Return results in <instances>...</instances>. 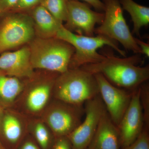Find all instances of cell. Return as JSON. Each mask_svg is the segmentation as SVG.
I'll return each instance as SVG.
<instances>
[{
  "label": "cell",
  "instance_id": "1",
  "mask_svg": "<svg viewBox=\"0 0 149 149\" xmlns=\"http://www.w3.org/2000/svg\"><path fill=\"white\" fill-rule=\"evenodd\" d=\"M140 54L119 58L111 53H107L103 61L80 68L93 74H101L115 86L133 91L149 79V65H138L142 61Z\"/></svg>",
  "mask_w": 149,
  "mask_h": 149
},
{
  "label": "cell",
  "instance_id": "2",
  "mask_svg": "<svg viewBox=\"0 0 149 149\" xmlns=\"http://www.w3.org/2000/svg\"><path fill=\"white\" fill-rule=\"evenodd\" d=\"M30 61L34 69L61 73L69 68L74 55V47L69 43L56 37H35L28 44Z\"/></svg>",
  "mask_w": 149,
  "mask_h": 149
},
{
  "label": "cell",
  "instance_id": "3",
  "mask_svg": "<svg viewBox=\"0 0 149 149\" xmlns=\"http://www.w3.org/2000/svg\"><path fill=\"white\" fill-rule=\"evenodd\" d=\"M95 75L80 68L69 69L56 78L53 97L75 105L83 103L99 95Z\"/></svg>",
  "mask_w": 149,
  "mask_h": 149
},
{
  "label": "cell",
  "instance_id": "4",
  "mask_svg": "<svg viewBox=\"0 0 149 149\" xmlns=\"http://www.w3.org/2000/svg\"><path fill=\"white\" fill-rule=\"evenodd\" d=\"M26 79L14 107L28 117H40L52 100L54 85L59 73L40 70Z\"/></svg>",
  "mask_w": 149,
  "mask_h": 149
},
{
  "label": "cell",
  "instance_id": "5",
  "mask_svg": "<svg viewBox=\"0 0 149 149\" xmlns=\"http://www.w3.org/2000/svg\"><path fill=\"white\" fill-rule=\"evenodd\" d=\"M55 37L69 43L74 48L69 69L80 68L86 65L103 61L105 56L99 54L97 50L105 46L110 47L121 56L126 57V53L119 47L116 41L103 35L89 37L78 35L68 30L63 24Z\"/></svg>",
  "mask_w": 149,
  "mask_h": 149
},
{
  "label": "cell",
  "instance_id": "6",
  "mask_svg": "<svg viewBox=\"0 0 149 149\" xmlns=\"http://www.w3.org/2000/svg\"><path fill=\"white\" fill-rule=\"evenodd\" d=\"M1 15L0 54L29 44L36 37L34 22L29 13L9 11Z\"/></svg>",
  "mask_w": 149,
  "mask_h": 149
},
{
  "label": "cell",
  "instance_id": "7",
  "mask_svg": "<svg viewBox=\"0 0 149 149\" xmlns=\"http://www.w3.org/2000/svg\"><path fill=\"white\" fill-rule=\"evenodd\" d=\"M104 5V17L95 33L109 37L120 43L125 49L135 54H141L135 37L130 32L124 16L119 0H103Z\"/></svg>",
  "mask_w": 149,
  "mask_h": 149
},
{
  "label": "cell",
  "instance_id": "8",
  "mask_svg": "<svg viewBox=\"0 0 149 149\" xmlns=\"http://www.w3.org/2000/svg\"><path fill=\"white\" fill-rule=\"evenodd\" d=\"M83 105H75L53 98L40 116L54 136H67L82 121Z\"/></svg>",
  "mask_w": 149,
  "mask_h": 149
},
{
  "label": "cell",
  "instance_id": "9",
  "mask_svg": "<svg viewBox=\"0 0 149 149\" xmlns=\"http://www.w3.org/2000/svg\"><path fill=\"white\" fill-rule=\"evenodd\" d=\"M85 118L68 136L73 149H85L91 143L106 108L100 94L85 102Z\"/></svg>",
  "mask_w": 149,
  "mask_h": 149
},
{
  "label": "cell",
  "instance_id": "10",
  "mask_svg": "<svg viewBox=\"0 0 149 149\" xmlns=\"http://www.w3.org/2000/svg\"><path fill=\"white\" fill-rule=\"evenodd\" d=\"M104 15L91 9L87 3L68 0L67 17L64 27L78 35L94 36L96 24H101Z\"/></svg>",
  "mask_w": 149,
  "mask_h": 149
},
{
  "label": "cell",
  "instance_id": "11",
  "mask_svg": "<svg viewBox=\"0 0 149 149\" xmlns=\"http://www.w3.org/2000/svg\"><path fill=\"white\" fill-rule=\"evenodd\" d=\"M94 74L107 111L113 122L118 126L130 103L133 91L129 92L115 86L101 74Z\"/></svg>",
  "mask_w": 149,
  "mask_h": 149
},
{
  "label": "cell",
  "instance_id": "12",
  "mask_svg": "<svg viewBox=\"0 0 149 149\" xmlns=\"http://www.w3.org/2000/svg\"><path fill=\"white\" fill-rule=\"evenodd\" d=\"M144 124L139 87L133 91L130 103L117 126L122 148L130 146L136 141L142 133Z\"/></svg>",
  "mask_w": 149,
  "mask_h": 149
},
{
  "label": "cell",
  "instance_id": "13",
  "mask_svg": "<svg viewBox=\"0 0 149 149\" xmlns=\"http://www.w3.org/2000/svg\"><path fill=\"white\" fill-rule=\"evenodd\" d=\"M0 71L20 79L32 77L35 71L30 61L29 46H24L17 50L1 54Z\"/></svg>",
  "mask_w": 149,
  "mask_h": 149
},
{
  "label": "cell",
  "instance_id": "14",
  "mask_svg": "<svg viewBox=\"0 0 149 149\" xmlns=\"http://www.w3.org/2000/svg\"><path fill=\"white\" fill-rule=\"evenodd\" d=\"M120 136L117 125L113 122L106 109L88 149H119Z\"/></svg>",
  "mask_w": 149,
  "mask_h": 149
},
{
  "label": "cell",
  "instance_id": "15",
  "mask_svg": "<svg viewBox=\"0 0 149 149\" xmlns=\"http://www.w3.org/2000/svg\"><path fill=\"white\" fill-rule=\"evenodd\" d=\"M6 109L0 122V129L8 142L15 144L28 130V117L14 109Z\"/></svg>",
  "mask_w": 149,
  "mask_h": 149
},
{
  "label": "cell",
  "instance_id": "16",
  "mask_svg": "<svg viewBox=\"0 0 149 149\" xmlns=\"http://www.w3.org/2000/svg\"><path fill=\"white\" fill-rule=\"evenodd\" d=\"M28 13L33 19L36 37L42 38L55 37L63 24L41 5L32 9Z\"/></svg>",
  "mask_w": 149,
  "mask_h": 149
},
{
  "label": "cell",
  "instance_id": "17",
  "mask_svg": "<svg viewBox=\"0 0 149 149\" xmlns=\"http://www.w3.org/2000/svg\"><path fill=\"white\" fill-rule=\"evenodd\" d=\"M24 86L21 79L0 71V107L6 109L14 107Z\"/></svg>",
  "mask_w": 149,
  "mask_h": 149
},
{
  "label": "cell",
  "instance_id": "18",
  "mask_svg": "<svg viewBox=\"0 0 149 149\" xmlns=\"http://www.w3.org/2000/svg\"><path fill=\"white\" fill-rule=\"evenodd\" d=\"M122 9L127 11L130 15L133 22L132 34L140 36L142 27L149 24V8L140 5L133 0H119Z\"/></svg>",
  "mask_w": 149,
  "mask_h": 149
},
{
  "label": "cell",
  "instance_id": "19",
  "mask_svg": "<svg viewBox=\"0 0 149 149\" xmlns=\"http://www.w3.org/2000/svg\"><path fill=\"white\" fill-rule=\"evenodd\" d=\"M28 130L32 132L41 149H49L54 134L40 117H28Z\"/></svg>",
  "mask_w": 149,
  "mask_h": 149
},
{
  "label": "cell",
  "instance_id": "20",
  "mask_svg": "<svg viewBox=\"0 0 149 149\" xmlns=\"http://www.w3.org/2000/svg\"><path fill=\"white\" fill-rule=\"evenodd\" d=\"M68 0H43L41 5L60 22L66 21Z\"/></svg>",
  "mask_w": 149,
  "mask_h": 149
},
{
  "label": "cell",
  "instance_id": "21",
  "mask_svg": "<svg viewBox=\"0 0 149 149\" xmlns=\"http://www.w3.org/2000/svg\"><path fill=\"white\" fill-rule=\"evenodd\" d=\"M140 88V100L143 109L145 127H149V87L148 84H142Z\"/></svg>",
  "mask_w": 149,
  "mask_h": 149
},
{
  "label": "cell",
  "instance_id": "22",
  "mask_svg": "<svg viewBox=\"0 0 149 149\" xmlns=\"http://www.w3.org/2000/svg\"><path fill=\"white\" fill-rule=\"evenodd\" d=\"M149 128L145 127L139 137L130 146L122 149H149Z\"/></svg>",
  "mask_w": 149,
  "mask_h": 149
},
{
  "label": "cell",
  "instance_id": "23",
  "mask_svg": "<svg viewBox=\"0 0 149 149\" xmlns=\"http://www.w3.org/2000/svg\"><path fill=\"white\" fill-rule=\"evenodd\" d=\"M43 0H18L10 11L28 13L32 9L41 4Z\"/></svg>",
  "mask_w": 149,
  "mask_h": 149
},
{
  "label": "cell",
  "instance_id": "24",
  "mask_svg": "<svg viewBox=\"0 0 149 149\" xmlns=\"http://www.w3.org/2000/svg\"><path fill=\"white\" fill-rule=\"evenodd\" d=\"M55 139L52 149H73L68 136L56 137Z\"/></svg>",
  "mask_w": 149,
  "mask_h": 149
},
{
  "label": "cell",
  "instance_id": "25",
  "mask_svg": "<svg viewBox=\"0 0 149 149\" xmlns=\"http://www.w3.org/2000/svg\"><path fill=\"white\" fill-rule=\"evenodd\" d=\"M18 0H0V13L10 11L14 7Z\"/></svg>",
  "mask_w": 149,
  "mask_h": 149
},
{
  "label": "cell",
  "instance_id": "26",
  "mask_svg": "<svg viewBox=\"0 0 149 149\" xmlns=\"http://www.w3.org/2000/svg\"><path fill=\"white\" fill-rule=\"evenodd\" d=\"M82 1H84L90 6H93L96 10L100 12L104 11V5L103 2H102L100 0H82Z\"/></svg>",
  "mask_w": 149,
  "mask_h": 149
},
{
  "label": "cell",
  "instance_id": "27",
  "mask_svg": "<svg viewBox=\"0 0 149 149\" xmlns=\"http://www.w3.org/2000/svg\"><path fill=\"white\" fill-rule=\"evenodd\" d=\"M136 43L139 46L141 49V54L145 55L147 57H149V45L148 43H146L138 38L135 37Z\"/></svg>",
  "mask_w": 149,
  "mask_h": 149
},
{
  "label": "cell",
  "instance_id": "28",
  "mask_svg": "<svg viewBox=\"0 0 149 149\" xmlns=\"http://www.w3.org/2000/svg\"><path fill=\"white\" fill-rule=\"evenodd\" d=\"M20 149H40L37 145L32 141H28L24 142Z\"/></svg>",
  "mask_w": 149,
  "mask_h": 149
},
{
  "label": "cell",
  "instance_id": "29",
  "mask_svg": "<svg viewBox=\"0 0 149 149\" xmlns=\"http://www.w3.org/2000/svg\"><path fill=\"white\" fill-rule=\"evenodd\" d=\"M4 110V109H3L0 107V122H1V120L3 114Z\"/></svg>",
  "mask_w": 149,
  "mask_h": 149
},
{
  "label": "cell",
  "instance_id": "30",
  "mask_svg": "<svg viewBox=\"0 0 149 149\" xmlns=\"http://www.w3.org/2000/svg\"><path fill=\"white\" fill-rule=\"evenodd\" d=\"M0 149H5L3 147V146L1 145V143H0Z\"/></svg>",
  "mask_w": 149,
  "mask_h": 149
},
{
  "label": "cell",
  "instance_id": "31",
  "mask_svg": "<svg viewBox=\"0 0 149 149\" xmlns=\"http://www.w3.org/2000/svg\"><path fill=\"white\" fill-rule=\"evenodd\" d=\"M85 149H88V148H87Z\"/></svg>",
  "mask_w": 149,
  "mask_h": 149
},
{
  "label": "cell",
  "instance_id": "32",
  "mask_svg": "<svg viewBox=\"0 0 149 149\" xmlns=\"http://www.w3.org/2000/svg\"><path fill=\"white\" fill-rule=\"evenodd\" d=\"M0 14H1V13H0Z\"/></svg>",
  "mask_w": 149,
  "mask_h": 149
}]
</instances>
